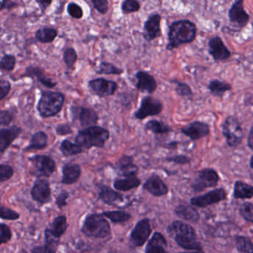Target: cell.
Listing matches in <instances>:
<instances>
[{
    "mask_svg": "<svg viewBox=\"0 0 253 253\" xmlns=\"http://www.w3.org/2000/svg\"><path fill=\"white\" fill-rule=\"evenodd\" d=\"M197 34L196 25L188 19L176 21L169 26L167 50H172L181 44L194 41Z\"/></svg>",
    "mask_w": 253,
    "mask_h": 253,
    "instance_id": "1",
    "label": "cell"
},
{
    "mask_svg": "<svg viewBox=\"0 0 253 253\" xmlns=\"http://www.w3.org/2000/svg\"><path fill=\"white\" fill-rule=\"evenodd\" d=\"M168 233L181 248L190 251H202V245L197 241L196 232L189 224L174 221L168 227Z\"/></svg>",
    "mask_w": 253,
    "mask_h": 253,
    "instance_id": "2",
    "label": "cell"
},
{
    "mask_svg": "<svg viewBox=\"0 0 253 253\" xmlns=\"http://www.w3.org/2000/svg\"><path fill=\"white\" fill-rule=\"evenodd\" d=\"M110 132L105 128L99 126H91L79 131L75 138L76 144L84 150L92 147H103L109 139Z\"/></svg>",
    "mask_w": 253,
    "mask_h": 253,
    "instance_id": "3",
    "label": "cell"
},
{
    "mask_svg": "<svg viewBox=\"0 0 253 253\" xmlns=\"http://www.w3.org/2000/svg\"><path fill=\"white\" fill-rule=\"evenodd\" d=\"M65 99L62 93L43 90L37 105V111L43 118L55 117L62 111Z\"/></svg>",
    "mask_w": 253,
    "mask_h": 253,
    "instance_id": "4",
    "label": "cell"
},
{
    "mask_svg": "<svg viewBox=\"0 0 253 253\" xmlns=\"http://www.w3.org/2000/svg\"><path fill=\"white\" fill-rule=\"evenodd\" d=\"M83 233L89 237L103 239L111 235V227L103 215L90 214L86 217L83 226Z\"/></svg>",
    "mask_w": 253,
    "mask_h": 253,
    "instance_id": "5",
    "label": "cell"
},
{
    "mask_svg": "<svg viewBox=\"0 0 253 253\" xmlns=\"http://www.w3.org/2000/svg\"><path fill=\"white\" fill-rule=\"evenodd\" d=\"M222 133L229 147L240 145L244 138V130L236 116H229L225 119L222 125Z\"/></svg>",
    "mask_w": 253,
    "mask_h": 253,
    "instance_id": "6",
    "label": "cell"
},
{
    "mask_svg": "<svg viewBox=\"0 0 253 253\" xmlns=\"http://www.w3.org/2000/svg\"><path fill=\"white\" fill-rule=\"evenodd\" d=\"M219 180V175L215 169L204 168L198 172L197 176L192 184V189L196 193H200L206 189L216 187Z\"/></svg>",
    "mask_w": 253,
    "mask_h": 253,
    "instance_id": "7",
    "label": "cell"
},
{
    "mask_svg": "<svg viewBox=\"0 0 253 253\" xmlns=\"http://www.w3.org/2000/svg\"><path fill=\"white\" fill-rule=\"evenodd\" d=\"M163 105L159 99L147 96L143 98L138 111L134 114L136 120H143L147 117L158 116L162 113Z\"/></svg>",
    "mask_w": 253,
    "mask_h": 253,
    "instance_id": "8",
    "label": "cell"
},
{
    "mask_svg": "<svg viewBox=\"0 0 253 253\" xmlns=\"http://www.w3.org/2000/svg\"><path fill=\"white\" fill-rule=\"evenodd\" d=\"M227 198V192L223 187H220L211 190L202 196L192 198L190 199V203L193 206L205 208L223 202L226 200Z\"/></svg>",
    "mask_w": 253,
    "mask_h": 253,
    "instance_id": "9",
    "label": "cell"
},
{
    "mask_svg": "<svg viewBox=\"0 0 253 253\" xmlns=\"http://www.w3.org/2000/svg\"><path fill=\"white\" fill-rule=\"evenodd\" d=\"M35 169V175L37 177L51 176L56 170V162L52 158L44 155H36L30 159Z\"/></svg>",
    "mask_w": 253,
    "mask_h": 253,
    "instance_id": "10",
    "label": "cell"
},
{
    "mask_svg": "<svg viewBox=\"0 0 253 253\" xmlns=\"http://www.w3.org/2000/svg\"><path fill=\"white\" fill-rule=\"evenodd\" d=\"M89 88L92 93L99 97H106L115 94L118 88L116 82L111 81L105 78H97L90 80L88 83Z\"/></svg>",
    "mask_w": 253,
    "mask_h": 253,
    "instance_id": "11",
    "label": "cell"
},
{
    "mask_svg": "<svg viewBox=\"0 0 253 253\" xmlns=\"http://www.w3.org/2000/svg\"><path fill=\"white\" fill-rule=\"evenodd\" d=\"M73 120H78L82 126H91L99 121V115L93 108L72 107L71 108Z\"/></svg>",
    "mask_w": 253,
    "mask_h": 253,
    "instance_id": "12",
    "label": "cell"
},
{
    "mask_svg": "<svg viewBox=\"0 0 253 253\" xmlns=\"http://www.w3.org/2000/svg\"><path fill=\"white\" fill-rule=\"evenodd\" d=\"M208 47V51L215 62L228 60L231 56V52L226 47L224 42L218 36L210 40Z\"/></svg>",
    "mask_w": 253,
    "mask_h": 253,
    "instance_id": "13",
    "label": "cell"
},
{
    "mask_svg": "<svg viewBox=\"0 0 253 253\" xmlns=\"http://www.w3.org/2000/svg\"><path fill=\"white\" fill-rule=\"evenodd\" d=\"M229 19L232 24L239 28H244L248 25L250 16L245 10L244 0H236L229 10Z\"/></svg>",
    "mask_w": 253,
    "mask_h": 253,
    "instance_id": "14",
    "label": "cell"
},
{
    "mask_svg": "<svg viewBox=\"0 0 253 253\" xmlns=\"http://www.w3.org/2000/svg\"><path fill=\"white\" fill-rule=\"evenodd\" d=\"M181 132L189 137L191 141H195L208 136L211 132V128L207 123L196 121L183 126Z\"/></svg>",
    "mask_w": 253,
    "mask_h": 253,
    "instance_id": "15",
    "label": "cell"
},
{
    "mask_svg": "<svg viewBox=\"0 0 253 253\" xmlns=\"http://www.w3.org/2000/svg\"><path fill=\"white\" fill-rule=\"evenodd\" d=\"M151 233L150 221L147 218L141 220L135 226L130 235V240L135 247L142 246Z\"/></svg>",
    "mask_w": 253,
    "mask_h": 253,
    "instance_id": "16",
    "label": "cell"
},
{
    "mask_svg": "<svg viewBox=\"0 0 253 253\" xmlns=\"http://www.w3.org/2000/svg\"><path fill=\"white\" fill-rule=\"evenodd\" d=\"M33 199L40 204L48 203L51 199L50 183L44 179H37L31 190Z\"/></svg>",
    "mask_w": 253,
    "mask_h": 253,
    "instance_id": "17",
    "label": "cell"
},
{
    "mask_svg": "<svg viewBox=\"0 0 253 253\" xmlns=\"http://www.w3.org/2000/svg\"><path fill=\"white\" fill-rule=\"evenodd\" d=\"M161 20L162 17L158 13H154L149 16L144 25V38L147 42L156 40L162 35L161 31Z\"/></svg>",
    "mask_w": 253,
    "mask_h": 253,
    "instance_id": "18",
    "label": "cell"
},
{
    "mask_svg": "<svg viewBox=\"0 0 253 253\" xmlns=\"http://www.w3.org/2000/svg\"><path fill=\"white\" fill-rule=\"evenodd\" d=\"M143 189L156 197L165 196L169 192V189L167 184L156 174H153L147 178L143 185Z\"/></svg>",
    "mask_w": 253,
    "mask_h": 253,
    "instance_id": "19",
    "label": "cell"
},
{
    "mask_svg": "<svg viewBox=\"0 0 253 253\" xmlns=\"http://www.w3.org/2000/svg\"><path fill=\"white\" fill-rule=\"evenodd\" d=\"M135 78L137 80L136 87L137 90L141 93H154L157 89V83L154 77L146 72V71H138L135 74Z\"/></svg>",
    "mask_w": 253,
    "mask_h": 253,
    "instance_id": "20",
    "label": "cell"
},
{
    "mask_svg": "<svg viewBox=\"0 0 253 253\" xmlns=\"http://www.w3.org/2000/svg\"><path fill=\"white\" fill-rule=\"evenodd\" d=\"M117 173L123 177L136 175L138 167L133 163V158L130 156H123L116 164Z\"/></svg>",
    "mask_w": 253,
    "mask_h": 253,
    "instance_id": "21",
    "label": "cell"
},
{
    "mask_svg": "<svg viewBox=\"0 0 253 253\" xmlns=\"http://www.w3.org/2000/svg\"><path fill=\"white\" fill-rule=\"evenodd\" d=\"M22 132L19 126H13L10 128L0 129V153H4Z\"/></svg>",
    "mask_w": 253,
    "mask_h": 253,
    "instance_id": "22",
    "label": "cell"
},
{
    "mask_svg": "<svg viewBox=\"0 0 253 253\" xmlns=\"http://www.w3.org/2000/svg\"><path fill=\"white\" fill-rule=\"evenodd\" d=\"M82 175L80 165L74 163H68L62 168V178L61 182L67 185H71L78 181Z\"/></svg>",
    "mask_w": 253,
    "mask_h": 253,
    "instance_id": "23",
    "label": "cell"
},
{
    "mask_svg": "<svg viewBox=\"0 0 253 253\" xmlns=\"http://www.w3.org/2000/svg\"><path fill=\"white\" fill-rule=\"evenodd\" d=\"M22 77H36L42 85L47 87V88H53V87H56V84H57V83L53 82L51 79L46 77L42 70L39 67H28Z\"/></svg>",
    "mask_w": 253,
    "mask_h": 253,
    "instance_id": "24",
    "label": "cell"
},
{
    "mask_svg": "<svg viewBox=\"0 0 253 253\" xmlns=\"http://www.w3.org/2000/svg\"><path fill=\"white\" fill-rule=\"evenodd\" d=\"M67 227L68 224L65 216L56 217L50 228L45 230V236L59 240V238L66 231Z\"/></svg>",
    "mask_w": 253,
    "mask_h": 253,
    "instance_id": "25",
    "label": "cell"
},
{
    "mask_svg": "<svg viewBox=\"0 0 253 253\" xmlns=\"http://www.w3.org/2000/svg\"><path fill=\"white\" fill-rule=\"evenodd\" d=\"M166 239L161 233H156L146 248V253H168Z\"/></svg>",
    "mask_w": 253,
    "mask_h": 253,
    "instance_id": "26",
    "label": "cell"
},
{
    "mask_svg": "<svg viewBox=\"0 0 253 253\" xmlns=\"http://www.w3.org/2000/svg\"><path fill=\"white\" fill-rule=\"evenodd\" d=\"M98 197L107 205H114L117 202L123 201V195L106 185H101L99 187Z\"/></svg>",
    "mask_w": 253,
    "mask_h": 253,
    "instance_id": "27",
    "label": "cell"
},
{
    "mask_svg": "<svg viewBox=\"0 0 253 253\" xmlns=\"http://www.w3.org/2000/svg\"><path fill=\"white\" fill-rule=\"evenodd\" d=\"M141 181L137 175L125 177V178H119L115 180L114 182V188L119 191H129L132 189L139 187Z\"/></svg>",
    "mask_w": 253,
    "mask_h": 253,
    "instance_id": "28",
    "label": "cell"
},
{
    "mask_svg": "<svg viewBox=\"0 0 253 253\" xmlns=\"http://www.w3.org/2000/svg\"><path fill=\"white\" fill-rule=\"evenodd\" d=\"M233 197L236 199H251L253 198V186L237 180L233 187Z\"/></svg>",
    "mask_w": 253,
    "mask_h": 253,
    "instance_id": "29",
    "label": "cell"
},
{
    "mask_svg": "<svg viewBox=\"0 0 253 253\" xmlns=\"http://www.w3.org/2000/svg\"><path fill=\"white\" fill-rule=\"evenodd\" d=\"M175 213L180 218L186 221L196 222L199 221V214L196 208L189 205H180L175 208Z\"/></svg>",
    "mask_w": 253,
    "mask_h": 253,
    "instance_id": "30",
    "label": "cell"
},
{
    "mask_svg": "<svg viewBox=\"0 0 253 253\" xmlns=\"http://www.w3.org/2000/svg\"><path fill=\"white\" fill-rule=\"evenodd\" d=\"M208 90L214 96L222 99L227 92L232 90V85L219 80H211L208 86Z\"/></svg>",
    "mask_w": 253,
    "mask_h": 253,
    "instance_id": "31",
    "label": "cell"
},
{
    "mask_svg": "<svg viewBox=\"0 0 253 253\" xmlns=\"http://www.w3.org/2000/svg\"><path fill=\"white\" fill-rule=\"evenodd\" d=\"M47 145V135L43 131L36 132L31 137L29 145L25 147V151L31 150H41L45 148Z\"/></svg>",
    "mask_w": 253,
    "mask_h": 253,
    "instance_id": "32",
    "label": "cell"
},
{
    "mask_svg": "<svg viewBox=\"0 0 253 253\" xmlns=\"http://www.w3.org/2000/svg\"><path fill=\"white\" fill-rule=\"evenodd\" d=\"M59 149L63 156H66V157L77 156L84 151V150L80 145L76 143L71 142L68 139H65L62 141Z\"/></svg>",
    "mask_w": 253,
    "mask_h": 253,
    "instance_id": "33",
    "label": "cell"
},
{
    "mask_svg": "<svg viewBox=\"0 0 253 253\" xmlns=\"http://www.w3.org/2000/svg\"><path fill=\"white\" fill-rule=\"evenodd\" d=\"M57 35V31L52 28H40L36 32V38L42 43L52 42L54 41Z\"/></svg>",
    "mask_w": 253,
    "mask_h": 253,
    "instance_id": "34",
    "label": "cell"
},
{
    "mask_svg": "<svg viewBox=\"0 0 253 253\" xmlns=\"http://www.w3.org/2000/svg\"><path fill=\"white\" fill-rule=\"evenodd\" d=\"M146 130L151 131L155 134H165L170 132L171 127L159 120H150L145 125Z\"/></svg>",
    "mask_w": 253,
    "mask_h": 253,
    "instance_id": "35",
    "label": "cell"
},
{
    "mask_svg": "<svg viewBox=\"0 0 253 253\" xmlns=\"http://www.w3.org/2000/svg\"><path fill=\"white\" fill-rule=\"evenodd\" d=\"M236 246L239 253H253L252 241L246 236H236Z\"/></svg>",
    "mask_w": 253,
    "mask_h": 253,
    "instance_id": "36",
    "label": "cell"
},
{
    "mask_svg": "<svg viewBox=\"0 0 253 253\" xmlns=\"http://www.w3.org/2000/svg\"><path fill=\"white\" fill-rule=\"evenodd\" d=\"M123 69L115 66L110 62H101L99 69L96 71L98 74H105V75H121L123 74Z\"/></svg>",
    "mask_w": 253,
    "mask_h": 253,
    "instance_id": "37",
    "label": "cell"
},
{
    "mask_svg": "<svg viewBox=\"0 0 253 253\" xmlns=\"http://www.w3.org/2000/svg\"><path fill=\"white\" fill-rule=\"evenodd\" d=\"M172 83L175 84V90L177 94L181 97L187 98L189 99H192L193 97V90L191 87L184 83L174 80Z\"/></svg>",
    "mask_w": 253,
    "mask_h": 253,
    "instance_id": "38",
    "label": "cell"
},
{
    "mask_svg": "<svg viewBox=\"0 0 253 253\" xmlns=\"http://www.w3.org/2000/svg\"><path fill=\"white\" fill-rule=\"evenodd\" d=\"M103 216L109 218L114 223H123L128 221L130 218V215L126 212L121 211H109L102 213Z\"/></svg>",
    "mask_w": 253,
    "mask_h": 253,
    "instance_id": "39",
    "label": "cell"
},
{
    "mask_svg": "<svg viewBox=\"0 0 253 253\" xmlns=\"http://www.w3.org/2000/svg\"><path fill=\"white\" fill-rule=\"evenodd\" d=\"M77 58H78V56H77V51L73 47H68L64 52V62L69 69H74V65L77 62Z\"/></svg>",
    "mask_w": 253,
    "mask_h": 253,
    "instance_id": "40",
    "label": "cell"
},
{
    "mask_svg": "<svg viewBox=\"0 0 253 253\" xmlns=\"http://www.w3.org/2000/svg\"><path fill=\"white\" fill-rule=\"evenodd\" d=\"M16 58L13 55H4L0 60V70L5 71H13L16 65Z\"/></svg>",
    "mask_w": 253,
    "mask_h": 253,
    "instance_id": "41",
    "label": "cell"
},
{
    "mask_svg": "<svg viewBox=\"0 0 253 253\" xmlns=\"http://www.w3.org/2000/svg\"><path fill=\"white\" fill-rule=\"evenodd\" d=\"M239 212L242 218L253 224V204L245 202L241 205Z\"/></svg>",
    "mask_w": 253,
    "mask_h": 253,
    "instance_id": "42",
    "label": "cell"
},
{
    "mask_svg": "<svg viewBox=\"0 0 253 253\" xmlns=\"http://www.w3.org/2000/svg\"><path fill=\"white\" fill-rule=\"evenodd\" d=\"M140 4L137 0H124L122 3V10L123 13H130L138 11Z\"/></svg>",
    "mask_w": 253,
    "mask_h": 253,
    "instance_id": "43",
    "label": "cell"
},
{
    "mask_svg": "<svg viewBox=\"0 0 253 253\" xmlns=\"http://www.w3.org/2000/svg\"><path fill=\"white\" fill-rule=\"evenodd\" d=\"M67 10H68V14L74 19H81L83 16V8L77 3H69Z\"/></svg>",
    "mask_w": 253,
    "mask_h": 253,
    "instance_id": "44",
    "label": "cell"
},
{
    "mask_svg": "<svg viewBox=\"0 0 253 253\" xmlns=\"http://www.w3.org/2000/svg\"><path fill=\"white\" fill-rule=\"evenodd\" d=\"M13 175V169L8 165H0V183L8 181Z\"/></svg>",
    "mask_w": 253,
    "mask_h": 253,
    "instance_id": "45",
    "label": "cell"
},
{
    "mask_svg": "<svg viewBox=\"0 0 253 253\" xmlns=\"http://www.w3.org/2000/svg\"><path fill=\"white\" fill-rule=\"evenodd\" d=\"M0 218L5 220H17L19 214L5 207L0 206Z\"/></svg>",
    "mask_w": 253,
    "mask_h": 253,
    "instance_id": "46",
    "label": "cell"
},
{
    "mask_svg": "<svg viewBox=\"0 0 253 253\" xmlns=\"http://www.w3.org/2000/svg\"><path fill=\"white\" fill-rule=\"evenodd\" d=\"M165 160L168 162H173L179 165H189L190 163V159L186 155H175V156L167 157Z\"/></svg>",
    "mask_w": 253,
    "mask_h": 253,
    "instance_id": "47",
    "label": "cell"
},
{
    "mask_svg": "<svg viewBox=\"0 0 253 253\" xmlns=\"http://www.w3.org/2000/svg\"><path fill=\"white\" fill-rule=\"evenodd\" d=\"M14 114L10 110L0 111V126H8L13 121Z\"/></svg>",
    "mask_w": 253,
    "mask_h": 253,
    "instance_id": "48",
    "label": "cell"
},
{
    "mask_svg": "<svg viewBox=\"0 0 253 253\" xmlns=\"http://www.w3.org/2000/svg\"><path fill=\"white\" fill-rule=\"evenodd\" d=\"M11 231L7 225L0 224V245L7 243L11 239Z\"/></svg>",
    "mask_w": 253,
    "mask_h": 253,
    "instance_id": "49",
    "label": "cell"
},
{
    "mask_svg": "<svg viewBox=\"0 0 253 253\" xmlns=\"http://www.w3.org/2000/svg\"><path fill=\"white\" fill-rule=\"evenodd\" d=\"M57 245L46 243L43 246L37 247L32 250V253H56Z\"/></svg>",
    "mask_w": 253,
    "mask_h": 253,
    "instance_id": "50",
    "label": "cell"
},
{
    "mask_svg": "<svg viewBox=\"0 0 253 253\" xmlns=\"http://www.w3.org/2000/svg\"><path fill=\"white\" fill-rule=\"evenodd\" d=\"M95 8L102 13L105 14L108 12L109 6H108V0H91Z\"/></svg>",
    "mask_w": 253,
    "mask_h": 253,
    "instance_id": "51",
    "label": "cell"
},
{
    "mask_svg": "<svg viewBox=\"0 0 253 253\" xmlns=\"http://www.w3.org/2000/svg\"><path fill=\"white\" fill-rule=\"evenodd\" d=\"M10 83L7 80H0V102L6 97L10 93Z\"/></svg>",
    "mask_w": 253,
    "mask_h": 253,
    "instance_id": "52",
    "label": "cell"
},
{
    "mask_svg": "<svg viewBox=\"0 0 253 253\" xmlns=\"http://www.w3.org/2000/svg\"><path fill=\"white\" fill-rule=\"evenodd\" d=\"M56 132L59 135H66L72 133L73 129L70 125L60 124L56 126Z\"/></svg>",
    "mask_w": 253,
    "mask_h": 253,
    "instance_id": "53",
    "label": "cell"
},
{
    "mask_svg": "<svg viewBox=\"0 0 253 253\" xmlns=\"http://www.w3.org/2000/svg\"><path fill=\"white\" fill-rule=\"evenodd\" d=\"M69 197V194L66 191H62L56 198V204L58 208H62L67 205V199Z\"/></svg>",
    "mask_w": 253,
    "mask_h": 253,
    "instance_id": "54",
    "label": "cell"
},
{
    "mask_svg": "<svg viewBox=\"0 0 253 253\" xmlns=\"http://www.w3.org/2000/svg\"><path fill=\"white\" fill-rule=\"evenodd\" d=\"M36 1L42 12H44L52 3V0H36Z\"/></svg>",
    "mask_w": 253,
    "mask_h": 253,
    "instance_id": "55",
    "label": "cell"
},
{
    "mask_svg": "<svg viewBox=\"0 0 253 253\" xmlns=\"http://www.w3.org/2000/svg\"><path fill=\"white\" fill-rule=\"evenodd\" d=\"M248 147L253 151V125L250 129L248 138Z\"/></svg>",
    "mask_w": 253,
    "mask_h": 253,
    "instance_id": "56",
    "label": "cell"
},
{
    "mask_svg": "<svg viewBox=\"0 0 253 253\" xmlns=\"http://www.w3.org/2000/svg\"><path fill=\"white\" fill-rule=\"evenodd\" d=\"M178 143L177 141H172V142L169 143L168 144V147H172V148H175V147L178 146Z\"/></svg>",
    "mask_w": 253,
    "mask_h": 253,
    "instance_id": "57",
    "label": "cell"
},
{
    "mask_svg": "<svg viewBox=\"0 0 253 253\" xmlns=\"http://www.w3.org/2000/svg\"><path fill=\"white\" fill-rule=\"evenodd\" d=\"M8 1L9 0H2V3L4 4L5 8L8 9Z\"/></svg>",
    "mask_w": 253,
    "mask_h": 253,
    "instance_id": "58",
    "label": "cell"
},
{
    "mask_svg": "<svg viewBox=\"0 0 253 253\" xmlns=\"http://www.w3.org/2000/svg\"><path fill=\"white\" fill-rule=\"evenodd\" d=\"M250 167H251V169L253 170V155H252L251 159H250Z\"/></svg>",
    "mask_w": 253,
    "mask_h": 253,
    "instance_id": "59",
    "label": "cell"
},
{
    "mask_svg": "<svg viewBox=\"0 0 253 253\" xmlns=\"http://www.w3.org/2000/svg\"><path fill=\"white\" fill-rule=\"evenodd\" d=\"M178 253H205L202 252V251H193V252Z\"/></svg>",
    "mask_w": 253,
    "mask_h": 253,
    "instance_id": "60",
    "label": "cell"
},
{
    "mask_svg": "<svg viewBox=\"0 0 253 253\" xmlns=\"http://www.w3.org/2000/svg\"><path fill=\"white\" fill-rule=\"evenodd\" d=\"M4 8H5L4 4H3L2 1H0V11Z\"/></svg>",
    "mask_w": 253,
    "mask_h": 253,
    "instance_id": "61",
    "label": "cell"
},
{
    "mask_svg": "<svg viewBox=\"0 0 253 253\" xmlns=\"http://www.w3.org/2000/svg\"></svg>",
    "mask_w": 253,
    "mask_h": 253,
    "instance_id": "62",
    "label": "cell"
}]
</instances>
